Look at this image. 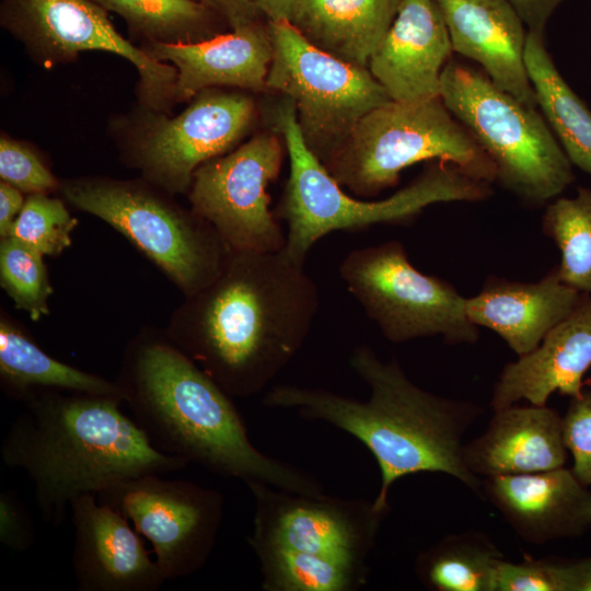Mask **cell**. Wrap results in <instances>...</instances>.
Segmentation results:
<instances>
[{"label":"cell","mask_w":591,"mask_h":591,"mask_svg":"<svg viewBox=\"0 0 591 591\" xmlns=\"http://www.w3.org/2000/svg\"><path fill=\"white\" fill-rule=\"evenodd\" d=\"M320 308L304 264L230 251L219 275L172 312L167 337L230 396L265 390L305 343Z\"/></svg>","instance_id":"6da1fadb"},{"label":"cell","mask_w":591,"mask_h":591,"mask_svg":"<svg viewBox=\"0 0 591 591\" xmlns=\"http://www.w3.org/2000/svg\"><path fill=\"white\" fill-rule=\"evenodd\" d=\"M153 448L208 471L301 495L323 494L300 470L253 445L231 396L165 334L140 329L115 381Z\"/></svg>","instance_id":"7a4b0ae2"},{"label":"cell","mask_w":591,"mask_h":591,"mask_svg":"<svg viewBox=\"0 0 591 591\" xmlns=\"http://www.w3.org/2000/svg\"><path fill=\"white\" fill-rule=\"evenodd\" d=\"M350 366L370 390L358 401L324 389L275 385L267 407L294 409L351 434L372 453L381 486L372 501L389 511V490L399 478L417 473L447 474L480 497V477L463 462V437L483 414L472 401L449 398L415 384L396 359L382 360L369 346L354 348Z\"/></svg>","instance_id":"3957f363"},{"label":"cell","mask_w":591,"mask_h":591,"mask_svg":"<svg viewBox=\"0 0 591 591\" xmlns=\"http://www.w3.org/2000/svg\"><path fill=\"white\" fill-rule=\"evenodd\" d=\"M117 397L44 390L25 399L0 447L5 465L34 486L42 518L59 526L71 502L124 479L185 468L160 452L119 408Z\"/></svg>","instance_id":"277c9868"},{"label":"cell","mask_w":591,"mask_h":591,"mask_svg":"<svg viewBox=\"0 0 591 591\" xmlns=\"http://www.w3.org/2000/svg\"><path fill=\"white\" fill-rule=\"evenodd\" d=\"M273 129L282 137L290 174L276 212L287 223L283 251L297 263L325 235L376 224L409 222L440 202L489 198L490 184L444 161H430L412 183L381 200L348 195L306 146L293 103L285 97L273 112Z\"/></svg>","instance_id":"5b68a950"},{"label":"cell","mask_w":591,"mask_h":591,"mask_svg":"<svg viewBox=\"0 0 591 591\" xmlns=\"http://www.w3.org/2000/svg\"><path fill=\"white\" fill-rule=\"evenodd\" d=\"M440 97L494 163L495 182L524 206H546L573 182L572 164L542 113L483 70L451 58Z\"/></svg>","instance_id":"8992f818"},{"label":"cell","mask_w":591,"mask_h":591,"mask_svg":"<svg viewBox=\"0 0 591 591\" xmlns=\"http://www.w3.org/2000/svg\"><path fill=\"white\" fill-rule=\"evenodd\" d=\"M59 190L74 208L123 234L184 297L208 286L230 253L207 220L142 177L80 176L60 181Z\"/></svg>","instance_id":"52a82bcc"},{"label":"cell","mask_w":591,"mask_h":591,"mask_svg":"<svg viewBox=\"0 0 591 591\" xmlns=\"http://www.w3.org/2000/svg\"><path fill=\"white\" fill-rule=\"evenodd\" d=\"M444 161L486 183L494 163L442 99L389 101L368 112L325 166L352 194L372 197L397 184L402 171L422 161Z\"/></svg>","instance_id":"ba28073f"},{"label":"cell","mask_w":591,"mask_h":591,"mask_svg":"<svg viewBox=\"0 0 591 591\" xmlns=\"http://www.w3.org/2000/svg\"><path fill=\"white\" fill-rule=\"evenodd\" d=\"M273 58L267 89L280 92L296 108L302 137L326 166L358 121L391 101L370 70L328 55L289 22H268Z\"/></svg>","instance_id":"9c48e42d"},{"label":"cell","mask_w":591,"mask_h":591,"mask_svg":"<svg viewBox=\"0 0 591 591\" xmlns=\"http://www.w3.org/2000/svg\"><path fill=\"white\" fill-rule=\"evenodd\" d=\"M339 276L391 343L440 336L449 345H472L479 338L465 297L448 280L416 268L399 241L350 251Z\"/></svg>","instance_id":"30bf717a"},{"label":"cell","mask_w":591,"mask_h":591,"mask_svg":"<svg viewBox=\"0 0 591 591\" xmlns=\"http://www.w3.org/2000/svg\"><path fill=\"white\" fill-rule=\"evenodd\" d=\"M178 115L139 106L120 128L128 165L172 195L186 194L205 162L236 148L256 114L253 99L240 91L207 89Z\"/></svg>","instance_id":"8fae6325"},{"label":"cell","mask_w":591,"mask_h":591,"mask_svg":"<svg viewBox=\"0 0 591 591\" xmlns=\"http://www.w3.org/2000/svg\"><path fill=\"white\" fill-rule=\"evenodd\" d=\"M107 12L92 0H2L0 22L47 68L73 61L84 51L125 58L139 74V106L167 113L175 104L176 69L126 39Z\"/></svg>","instance_id":"7c38bea8"},{"label":"cell","mask_w":591,"mask_h":591,"mask_svg":"<svg viewBox=\"0 0 591 591\" xmlns=\"http://www.w3.org/2000/svg\"><path fill=\"white\" fill-rule=\"evenodd\" d=\"M283 149L279 135L259 132L194 173L190 208L207 220L230 251L278 252L286 234L270 210L268 186L279 175Z\"/></svg>","instance_id":"4fadbf2b"},{"label":"cell","mask_w":591,"mask_h":591,"mask_svg":"<svg viewBox=\"0 0 591 591\" xmlns=\"http://www.w3.org/2000/svg\"><path fill=\"white\" fill-rule=\"evenodd\" d=\"M96 497L150 542L165 580L192 575L205 565L223 514L219 491L162 474L124 479Z\"/></svg>","instance_id":"5bb4252c"},{"label":"cell","mask_w":591,"mask_h":591,"mask_svg":"<svg viewBox=\"0 0 591 591\" xmlns=\"http://www.w3.org/2000/svg\"><path fill=\"white\" fill-rule=\"evenodd\" d=\"M256 501L253 549L282 548L363 564L389 511L373 502L301 495L248 484Z\"/></svg>","instance_id":"9a60e30c"},{"label":"cell","mask_w":591,"mask_h":591,"mask_svg":"<svg viewBox=\"0 0 591 591\" xmlns=\"http://www.w3.org/2000/svg\"><path fill=\"white\" fill-rule=\"evenodd\" d=\"M78 591H157L166 581L142 536L117 510L86 494L70 505Z\"/></svg>","instance_id":"2e32d148"},{"label":"cell","mask_w":591,"mask_h":591,"mask_svg":"<svg viewBox=\"0 0 591 591\" xmlns=\"http://www.w3.org/2000/svg\"><path fill=\"white\" fill-rule=\"evenodd\" d=\"M480 498L528 544L577 538L591 530V490L570 467L484 477Z\"/></svg>","instance_id":"e0dca14e"},{"label":"cell","mask_w":591,"mask_h":591,"mask_svg":"<svg viewBox=\"0 0 591 591\" xmlns=\"http://www.w3.org/2000/svg\"><path fill=\"white\" fill-rule=\"evenodd\" d=\"M452 54L437 1L402 0L368 69L391 101L421 102L440 96L441 74Z\"/></svg>","instance_id":"ac0fdd59"},{"label":"cell","mask_w":591,"mask_h":591,"mask_svg":"<svg viewBox=\"0 0 591 591\" xmlns=\"http://www.w3.org/2000/svg\"><path fill=\"white\" fill-rule=\"evenodd\" d=\"M140 47L176 69L175 103L190 101L199 92L213 88L268 90L273 47L267 26L256 22L200 42L148 43Z\"/></svg>","instance_id":"d6986e66"},{"label":"cell","mask_w":591,"mask_h":591,"mask_svg":"<svg viewBox=\"0 0 591 591\" xmlns=\"http://www.w3.org/2000/svg\"><path fill=\"white\" fill-rule=\"evenodd\" d=\"M591 368V294H583L531 352L508 362L498 375L490 398L493 410L520 401L546 405L558 392L578 395Z\"/></svg>","instance_id":"ffe728a7"},{"label":"cell","mask_w":591,"mask_h":591,"mask_svg":"<svg viewBox=\"0 0 591 591\" xmlns=\"http://www.w3.org/2000/svg\"><path fill=\"white\" fill-rule=\"evenodd\" d=\"M453 53L476 61L501 90L537 108L525 66L528 30L508 0H436Z\"/></svg>","instance_id":"44dd1931"},{"label":"cell","mask_w":591,"mask_h":591,"mask_svg":"<svg viewBox=\"0 0 591 591\" xmlns=\"http://www.w3.org/2000/svg\"><path fill=\"white\" fill-rule=\"evenodd\" d=\"M583 294L560 279L556 266L535 282L490 276L477 294L465 298V313L521 357L534 350Z\"/></svg>","instance_id":"7402d4cb"},{"label":"cell","mask_w":591,"mask_h":591,"mask_svg":"<svg viewBox=\"0 0 591 591\" xmlns=\"http://www.w3.org/2000/svg\"><path fill=\"white\" fill-rule=\"evenodd\" d=\"M563 416L547 405L494 410L485 431L464 444L466 468L480 477L531 474L565 466Z\"/></svg>","instance_id":"603a6c76"},{"label":"cell","mask_w":591,"mask_h":591,"mask_svg":"<svg viewBox=\"0 0 591 591\" xmlns=\"http://www.w3.org/2000/svg\"><path fill=\"white\" fill-rule=\"evenodd\" d=\"M402 0H299L290 23L320 50L368 68Z\"/></svg>","instance_id":"cb8c5ba5"},{"label":"cell","mask_w":591,"mask_h":591,"mask_svg":"<svg viewBox=\"0 0 591 591\" xmlns=\"http://www.w3.org/2000/svg\"><path fill=\"white\" fill-rule=\"evenodd\" d=\"M0 383L22 402L44 390L123 399L116 382L53 358L5 312L0 315Z\"/></svg>","instance_id":"d4e9b609"},{"label":"cell","mask_w":591,"mask_h":591,"mask_svg":"<svg viewBox=\"0 0 591 591\" xmlns=\"http://www.w3.org/2000/svg\"><path fill=\"white\" fill-rule=\"evenodd\" d=\"M524 59L537 107L571 164L591 176V109L558 71L544 33L528 31Z\"/></svg>","instance_id":"484cf974"},{"label":"cell","mask_w":591,"mask_h":591,"mask_svg":"<svg viewBox=\"0 0 591 591\" xmlns=\"http://www.w3.org/2000/svg\"><path fill=\"white\" fill-rule=\"evenodd\" d=\"M505 558L491 537L479 530L449 534L420 552L415 571L432 591H493L494 570Z\"/></svg>","instance_id":"4316f807"},{"label":"cell","mask_w":591,"mask_h":591,"mask_svg":"<svg viewBox=\"0 0 591 591\" xmlns=\"http://www.w3.org/2000/svg\"><path fill=\"white\" fill-rule=\"evenodd\" d=\"M254 551L267 591H348L366 582L363 564L282 548Z\"/></svg>","instance_id":"83f0119b"},{"label":"cell","mask_w":591,"mask_h":591,"mask_svg":"<svg viewBox=\"0 0 591 591\" xmlns=\"http://www.w3.org/2000/svg\"><path fill=\"white\" fill-rule=\"evenodd\" d=\"M120 15L131 33L148 43H195L217 36L211 11L198 0H92Z\"/></svg>","instance_id":"f1b7e54d"},{"label":"cell","mask_w":591,"mask_h":591,"mask_svg":"<svg viewBox=\"0 0 591 591\" xmlns=\"http://www.w3.org/2000/svg\"><path fill=\"white\" fill-rule=\"evenodd\" d=\"M543 233L560 252V279L591 294V188L579 187L573 197H557L546 205Z\"/></svg>","instance_id":"f546056e"},{"label":"cell","mask_w":591,"mask_h":591,"mask_svg":"<svg viewBox=\"0 0 591 591\" xmlns=\"http://www.w3.org/2000/svg\"><path fill=\"white\" fill-rule=\"evenodd\" d=\"M0 285L33 321L49 314L53 287L44 256L12 237L0 239Z\"/></svg>","instance_id":"4dcf8cb0"},{"label":"cell","mask_w":591,"mask_h":591,"mask_svg":"<svg viewBox=\"0 0 591 591\" xmlns=\"http://www.w3.org/2000/svg\"><path fill=\"white\" fill-rule=\"evenodd\" d=\"M77 224L60 198L46 193L30 194L9 237L43 256H57L71 245V232Z\"/></svg>","instance_id":"1f68e13d"},{"label":"cell","mask_w":591,"mask_h":591,"mask_svg":"<svg viewBox=\"0 0 591 591\" xmlns=\"http://www.w3.org/2000/svg\"><path fill=\"white\" fill-rule=\"evenodd\" d=\"M0 178L24 194H49L60 188L39 155L25 142L8 135L0 138Z\"/></svg>","instance_id":"d6a6232c"},{"label":"cell","mask_w":591,"mask_h":591,"mask_svg":"<svg viewBox=\"0 0 591 591\" xmlns=\"http://www.w3.org/2000/svg\"><path fill=\"white\" fill-rule=\"evenodd\" d=\"M563 436L568 454L572 457L571 471L583 485L590 487L591 384L584 383L581 392L570 397L563 415Z\"/></svg>","instance_id":"836d02e7"},{"label":"cell","mask_w":591,"mask_h":591,"mask_svg":"<svg viewBox=\"0 0 591 591\" xmlns=\"http://www.w3.org/2000/svg\"><path fill=\"white\" fill-rule=\"evenodd\" d=\"M493 591H560L553 557L520 563L501 558L494 570Z\"/></svg>","instance_id":"e575fe53"},{"label":"cell","mask_w":591,"mask_h":591,"mask_svg":"<svg viewBox=\"0 0 591 591\" xmlns=\"http://www.w3.org/2000/svg\"><path fill=\"white\" fill-rule=\"evenodd\" d=\"M35 541L33 519L13 490L0 493V542L15 552H26Z\"/></svg>","instance_id":"d590c367"},{"label":"cell","mask_w":591,"mask_h":591,"mask_svg":"<svg viewBox=\"0 0 591 591\" xmlns=\"http://www.w3.org/2000/svg\"><path fill=\"white\" fill-rule=\"evenodd\" d=\"M553 560L560 591H591V556Z\"/></svg>","instance_id":"8d00e7d4"},{"label":"cell","mask_w":591,"mask_h":591,"mask_svg":"<svg viewBox=\"0 0 591 591\" xmlns=\"http://www.w3.org/2000/svg\"><path fill=\"white\" fill-rule=\"evenodd\" d=\"M528 31L544 33L554 11L567 0H508Z\"/></svg>","instance_id":"74e56055"},{"label":"cell","mask_w":591,"mask_h":591,"mask_svg":"<svg viewBox=\"0 0 591 591\" xmlns=\"http://www.w3.org/2000/svg\"><path fill=\"white\" fill-rule=\"evenodd\" d=\"M211 11L219 13L231 26L237 28L255 22L256 9L250 0H198Z\"/></svg>","instance_id":"f35d334b"},{"label":"cell","mask_w":591,"mask_h":591,"mask_svg":"<svg viewBox=\"0 0 591 591\" xmlns=\"http://www.w3.org/2000/svg\"><path fill=\"white\" fill-rule=\"evenodd\" d=\"M24 193L0 181V239L9 237L25 198Z\"/></svg>","instance_id":"ab89813d"},{"label":"cell","mask_w":591,"mask_h":591,"mask_svg":"<svg viewBox=\"0 0 591 591\" xmlns=\"http://www.w3.org/2000/svg\"><path fill=\"white\" fill-rule=\"evenodd\" d=\"M299 0H250L257 12L263 13L268 22L290 21Z\"/></svg>","instance_id":"60d3db41"}]
</instances>
